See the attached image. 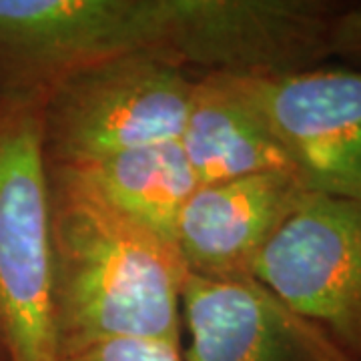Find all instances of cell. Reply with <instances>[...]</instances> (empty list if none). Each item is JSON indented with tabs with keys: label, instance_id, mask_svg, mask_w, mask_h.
Masks as SVG:
<instances>
[{
	"label": "cell",
	"instance_id": "6da1fadb",
	"mask_svg": "<svg viewBox=\"0 0 361 361\" xmlns=\"http://www.w3.org/2000/svg\"><path fill=\"white\" fill-rule=\"evenodd\" d=\"M59 360L111 339L180 343L185 267L175 247L121 213L77 171L47 167Z\"/></svg>",
	"mask_w": 361,
	"mask_h": 361
},
{
	"label": "cell",
	"instance_id": "7a4b0ae2",
	"mask_svg": "<svg viewBox=\"0 0 361 361\" xmlns=\"http://www.w3.org/2000/svg\"><path fill=\"white\" fill-rule=\"evenodd\" d=\"M195 80L157 54H123L68 73L42 94L47 167H85L135 147L177 141Z\"/></svg>",
	"mask_w": 361,
	"mask_h": 361
},
{
	"label": "cell",
	"instance_id": "3957f363",
	"mask_svg": "<svg viewBox=\"0 0 361 361\" xmlns=\"http://www.w3.org/2000/svg\"><path fill=\"white\" fill-rule=\"evenodd\" d=\"M40 115L42 94L0 92V343L8 361H59Z\"/></svg>",
	"mask_w": 361,
	"mask_h": 361
},
{
	"label": "cell",
	"instance_id": "277c9868",
	"mask_svg": "<svg viewBox=\"0 0 361 361\" xmlns=\"http://www.w3.org/2000/svg\"><path fill=\"white\" fill-rule=\"evenodd\" d=\"M345 2L165 0L163 59L193 75L289 77L329 59V35Z\"/></svg>",
	"mask_w": 361,
	"mask_h": 361
},
{
	"label": "cell",
	"instance_id": "5b68a950",
	"mask_svg": "<svg viewBox=\"0 0 361 361\" xmlns=\"http://www.w3.org/2000/svg\"><path fill=\"white\" fill-rule=\"evenodd\" d=\"M157 0H0V92L42 94L85 66L153 54Z\"/></svg>",
	"mask_w": 361,
	"mask_h": 361
},
{
	"label": "cell",
	"instance_id": "8992f818",
	"mask_svg": "<svg viewBox=\"0 0 361 361\" xmlns=\"http://www.w3.org/2000/svg\"><path fill=\"white\" fill-rule=\"evenodd\" d=\"M253 279L361 361V205L310 193L261 253Z\"/></svg>",
	"mask_w": 361,
	"mask_h": 361
},
{
	"label": "cell",
	"instance_id": "52a82bcc",
	"mask_svg": "<svg viewBox=\"0 0 361 361\" xmlns=\"http://www.w3.org/2000/svg\"><path fill=\"white\" fill-rule=\"evenodd\" d=\"M239 78L310 193L361 205V71Z\"/></svg>",
	"mask_w": 361,
	"mask_h": 361
},
{
	"label": "cell",
	"instance_id": "ba28073f",
	"mask_svg": "<svg viewBox=\"0 0 361 361\" xmlns=\"http://www.w3.org/2000/svg\"><path fill=\"white\" fill-rule=\"evenodd\" d=\"M183 361H360L257 279L211 281L185 273Z\"/></svg>",
	"mask_w": 361,
	"mask_h": 361
},
{
	"label": "cell",
	"instance_id": "9c48e42d",
	"mask_svg": "<svg viewBox=\"0 0 361 361\" xmlns=\"http://www.w3.org/2000/svg\"><path fill=\"white\" fill-rule=\"evenodd\" d=\"M307 195L281 171L199 185L175 227L180 265L211 281L253 279L261 253Z\"/></svg>",
	"mask_w": 361,
	"mask_h": 361
},
{
	"label": "cell",
	"instance_id": "30bf717a",
	"mask_svg": "<svg viewBox=\"0 0 361 361\" xmlns=\"http://www.w3.org/2000/svg\"><path fill=\"white\" fill-rule=\"evenodd\" d=\"M179 142L199 185L273 171L295 175L291 159L231 75L197 77Z\"/></svg>",
	"mask_w": 361,
	"mask_h": 361
},
{
	"label": "cell",
	"instance_id": "8fae6325",
	"mask_svg": "<svg viewBox=\"0 0 361 361\" xmlns=\"http://www.w3.org/2000/svg\"><path fill=\"white\" fill-rule=\"evenodd\" d=\"M73 171L121 213L175 247L180 209L199 187L179 139L135 147Z\"/></svg>",
	"mask_w": 361,
	"mask_h": 361
},
{
	"label": "cell",
	"instance_id": "7c38bea8",
	"mask_svg": "<svg viewBox=\"0 0 361 361\" xmlns=\"http://www.w3.org/2000/svg\"><path fill=\"white\" fill-rule=\"evenodd\" d=\"M59 361H183V353L173 341L111 339L71 349Z\"/></svg>",
	"mask_w": 361,
	"mask_h": 361
},
{
	"label": "cell",
	"instance_id": "4fadbf2b",
	"mask_svg": "<svg viewBox=\"0 0 361 361\" xmlns=\"http://www.w3.org/2000/svg\"><path fill=\"white\" fill-rule=\"evenodd\" d=\"M329 56L361 71V4H345L336 16L329 35Z\"/></svg>",
	"mask_w": 361,
	"mask_h": 361
},
{
	"label": "cell",
	"instance_id": "5bb4252c",
	"mask_svg": "<svg viewBox=\"0 0 361 361\" xmlns=\"http://www.w3.org/2000/svg\"><path fill=\"white\" fill-rule=\"evenodd\" d=\"M0 361H8V357H6V351H4V348H2V343H0Z\"/></svg>",
	"mask_w": 361,
	"mask_h": 361
}]
</instances>
